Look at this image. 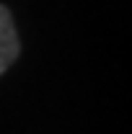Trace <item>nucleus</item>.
<instances>
[{"label":"nucleus","mask_w":132,"mask_h":134,"mask_svg":"<svg viewBox=\"0 0 132 134\" xmlns=\"http://www.w3.org/2000/svg\"><path fill=\"white\" fill-rule=\"evenodd\" d=\"M18 52H21V41L16 34L13 16L5 5H0V75L18 59Z\"/></svg>","instance_id":"obj_1"}]
</instances>
